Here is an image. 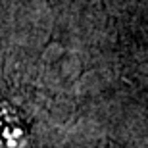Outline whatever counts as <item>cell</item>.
Segmentation results:
<instances>
[]
</instances>
